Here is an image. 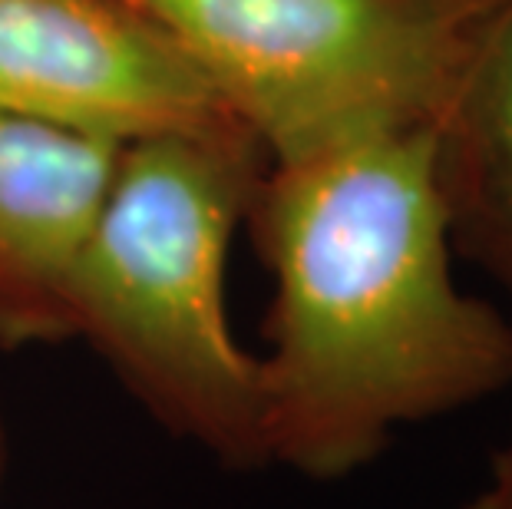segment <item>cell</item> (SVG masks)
<instances>
[{"instance_id":"cell-4","label":"cell","mask_w":512,"mask_h":509,"mask_svg":"<svg viewBox=\"0 0 512 509\" xmlns=\"http://www.w3.org/2000/svg\"><path fill=\"white\" fill-rule=\"evenodd\" d=\"M0 116L119 146L235 119L136 0H0Z\"/></svg>"},{"instance_id":"cell-8","label":"cell","mask_w":512,"mask_h":509,"mask_svg":"<svg viewBox=\"0 0 512 509\" xmlns=\"http://www.w3.org/2000/svg\"><path fill=\"white\" fill-rule=\"evenodd\" d=\"M7 460H10V447H7V427L0 420V490H4V480H7Z\"/></svg>"},{"instance_id":"cell-3","label":"cell","mask_w":512,"mask_h":509,"mask_svg":"<svg viewBox=\"0 0 512 509\" xmlns=\"http://www.w3.org/2000/svg\"><path fill=\"white\" fill-rule=\"evenodd\" d=\"M271 162L433 126L503 0H136Z\"/></svg>"},{"instance_id":"cell-1","label":"cell","mask_w":512,"mask_h":509,"mask_svg":"<svg viewBox=\"0 0 512 509\" xmlns=\"http://www.w3.org/2000/svg\"><path fill=\"white\" fill-rule=\"evenodd\" d=\"M245 232L275 281L265 467L347 480L397 430L512 387V318L456 285L433 126L271 162Z\"/></svg>"},{"instance_id":"cell-2","label":"cell","mask_w":512,"mask_h":509,"mask_svg":"<svg viewBox=\"0 0 512 509\" xmlns=\"http://www.w3.org/2000/svg\"><path fill=\"white\" fill-rule=\"evenodd\" d=\"M268 166L238 119L123 146L67 281V341L225 470L265 467L261 364L228 328L225 265Z\"/></svg>"},{"instance_id":"cell-5","label":"cell","mask_w":512,"mask_h":509,"mask_svg":"<svg viewBox=\"0 0 512 509\" xmlns=\"http://www.w3.org/2000/svg\"><path fill=\"white\" fill-rule=\"evenodd\" d=\"M119 143L0 116V348L67 341V281Z\"/></svg>"},{"instance_id":"cell-7","label":"cell","mask_w":512,"mask_h":509,"mask_svg":"<svg viewBox=\"0 0 512 509\" xmlns=\"http://www.w3.org/2000/svg\"><path fill=\"white\" fill-rule=\"evenodd\" d=\"M463 509H512V430L493 450L483 483L463 503Z\"/></svg>"},{"instance_id":"cell-6","label":"cell","mask_w":512,"mask_h":509,"mask_svg":"<svg viewBox=\"0 0 512 509\" xmlns=\"http://www.w3.org/2000/svg\"><path fill=\"white\" fill-rule=\"evenodd\" d=\"M433 136L453 252L503 291L512 318V0L479 30Z\"/></svg>"}]
</instances>
